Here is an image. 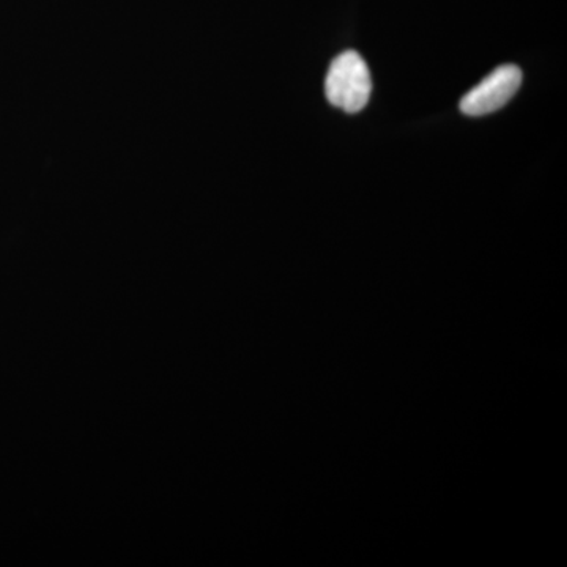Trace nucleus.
Segmentation results:
<instances>
[{"instance_id": "1", "label": "nucleus", "mask_w": 567, "mask_h": 567, "mask_svg": "<svg viewBox=\"0 0 567 567\" xmlns=\"http://www.w3.org/2000/svg\"><path fill=\"white\" fill-rule=\"evenodd\" d=\"M328 102L339 110L357 114L371 99L372 80L364 59L346 51L334 59L324 81Z\"/></svg>"}, {"instance_id": "2", "label": "nucleus", "mask_w": 567, "mask_h": 567, "mask_svg": "<svg viewBox=\"0 0 567 567\" xmlns=\"http://www.w3.org/2000/svg\"><path fill=\"white\" fill-rule=\"evenodd\" d=\"M522 84V71L516 65H503L492 71L475 89H472L461 102L465 115L480 117L502 110Z\"/></svg>"}]
</instances>
